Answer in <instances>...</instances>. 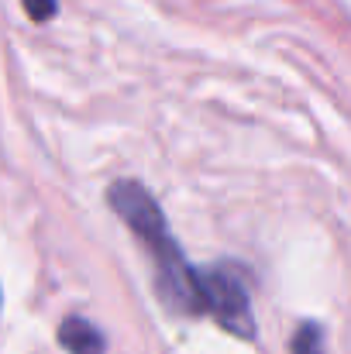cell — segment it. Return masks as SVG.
Segmentation results:
<instances>
[{"instance_id":"obj_1","label":"cell","mask_w":351,"mask_h":354,"mask_svg":"<svg viewBox=\"0 0 351 354\" xmlns=\"http://www.w3.org/2000/svg\"><path fill=\"white\" fill-rule=\"evenodd\" d=\"M111 207L117 210V217L141 237L155 258L159 268V296L176 310V313H204L200 306V289H197V272L186 268L176 241L165 227L162 210L155 207V200L148 196L145 186L138 183H114L111 186Z\"/></svg>"},{"instance_id":"obj_2","label":"cell","mask_w":351,"mask_h":354,"mask_svg":"<svg viewBox=\"0 0 351 354\" xmlns=\"http://www.w3.org/2000/svg\"><path fill=\"white\" fill-rule=\"evenodd\" d=\"M197 289H200V306L214 313V320L234 334L251 341L255 337V317H251V299L241 272L234 265H210L197 272Z\"/></svg>"},{"instance_id":"obj_3","label":"cell","mask_w":351,"mask_h":354,"mask_svg":"<svg viewBox=\"0 0 351 354\" xmlns=\"http://www.w3.org/2000/svg\"><path fill=\"white\" fill-rule=\"evenodd\" d=\"M59 341L69 354H104V334L83 317H69L59 327Z\"/></svg>"},{"instance_id":"obj_4","label":"cell","mask_w":351,"mask_h":354,"mask_svg":"<svg viewBox=\"0 0 351 354\" xmlns=\"http://www.w3.org/2000/svg\"><path fill=\"white\" fill-rule=\"evenodd\" d=\"M289 351L293 354H327L324 351V330H321V324L303 320V324L296 327V334H293Z\"/></svg>"},{"instance_id":"obj_5","label":"cell","mask_w":351,"mask_h":354,"mask_svg":"<svg viewBox=\"0 0 351 354\" xmlns=\"http://www.w3.org/2000/svg\"><path fill=\"white\" fill-rule=\"evenodd\" d=\"M24 7L35 21H48L55 14V0H24Z\"/></svg>"}]
</instances>
